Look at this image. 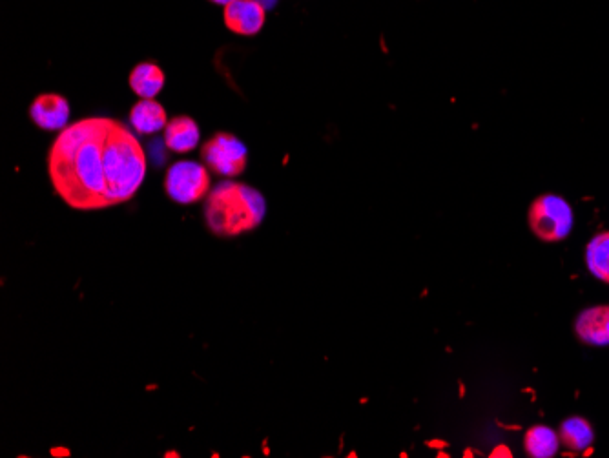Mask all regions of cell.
<instances>
[{"instance_id": "1", "label": "cell", "mask_w": 609, "mask_h": 458, "mask_svg": "<svg viewBox=\"0 0 609 458\" xmlns=\"http://www.w3.org/2000/svg\"><path fill=\"white\" fill-rule=\"evenodd\" d=\"M48 174L55 194L70 209H112L143 187L146 152L123 121L86 117L55 137Z\"/></svg>"}, {"instance_id": "2", "label": "cell", "mask_w": 609, "mask_h": 458, "mask_svg": "<svg viewBox=\"0 0 609 458\" xmlns=\"http://www.w3.org/2000/svg\"><path fill=\"white\" fill-rule=\"evenodd\" d=\"M267 216V201L258 188L225 179L210 190L205 201V221L212 234L236 238L258 229Z\"/></svg>"}, {"instance_id": "3", "label": "cell", "mask_w": 609, "mask_h": 458, "mask_svg": "<svg viewBox=\"0 0 609 458\" xmlns=\"http://www.w3.org/2000/svg\"><path fill=\"white\" fill-rule=\"evenodd\" d=\"M529 227L538 240L557 243L566 240L573 230V209L557 194L538 196L529 209Z\"/></svg>"}, {"instance_id": "4", "label": "cell", "mask_w": 609, "mask_h": 458, "mask_svg": "<svg viewBox=\"0 0 609 458\" xmlns=\"http://www.w3.org/2000/svg\"><path fill=\"white\" fill-rule=\"evenodd\" d=\"M210 187V170L203 163L176 161L166 170V196L179 205H194L201 199H207L212 190Z\"/></svg>"}, {"instance_id": "5", "label": "cell", "mask_w": 609, "mask_h": 458, "mask_svg": "<svg viewBox=\"0 0 609 458\" xmlns=\"http://www.w3.org/2000/svg\"><path fill=\"white\" fill-rule=\"evenodd\" d=\"M201 159L216 176L232 179L247 170L248 150L234 134L217 132L201 146Z\"/></svg>"}, {"instance_id": "6", "label": "cell", "mask_w": 609, "mask_h": 458, "mask_svg": "<svg viewBox=\"0 0 609 458\" xmlns=\"http://www.w3.org/2000/svg\"><path fill=\"white\" fill-rule=\"evenodd\" d=\"M223 19L230 32L243 37H254L265 26L267 10L258 0H234L225 6Z\"/></svg>"}, {"instance_id": "7", "label": "cell", "mask_w": 609, "mask_h": 458, "mask_svg": "<svg viewBox=\"0 0 609 458\" xmlns=\"http://www.w3.org/2000/svg\"><path fill=\"white\" fill-rule=\"evenodd\" d=\"M70 114H72V108H70L68 99L59 94H52V92L37 95L30 106L31 121L48 132L64 130L70 121Z\"/></svg>"}, {"instance_id": "8", "label": "cell", "mask_w": 609, "mask_h": 458, "mask_svg": "<svg viewBox=\"0 0 609 458\" xmlns=\"http://www.w3.org/2000/svg\"><path fill=\"white\" fill-rule=\"evenodd\" d=\"M575 333L580 342L591 347L609 345V305L588 307L575 320Z\"/></svg>"}, {"instance_id": "9", "label": "cell", "mask_w": 609, "mask_h": 458, "mask_svg": "<svg viewBox=\"0 0 609 458\" xmlns=\"http://www.w3.org/2000/svg\"><path fill=\"white\" fill-rule=\"evenodd\" d=\"M201 130L190 115H176L165 128V145L176 154H188L199 145Z\"/></svg>"}, {"instance_id": "10", "label": "cell", "mask_w": 609, "mask_h": 458, "mask_svg": "<svg viewBox=\"0 0 609 458\" xmlns=\"http://www.w3.org/2000/svg\"><path fill=\"white\" fill-rule=\"evenodd\" d=\"M130 126L134 128L135 134L139 136H152L161 130H165L168 125V115L163 105L155 99H141L135 103L130 110Z\"/></svg>"}, {"instance_id": "11", "label": "cell", "mask_w": 609, "mask_h": 458, "mask_svg": "<svg viewBox=\"0 0 609 458\" xmlns=\"http://www.w3.org/2000/svg\"><path fill=\"white\" fill-rule=\"evenodd\" d=\"M128 83L141 99H155L165 88V72L157 64L145 61L130 72Z\"/></svg>"}, {"instance_id": "12", "label": "cell", "mask_w": 609, "mask_h": 458, "mask_svg": "<svg viewBox=\"0 0 609 458\" xmlns=\"http://www.w3.org/2000/svg\"><path fill=\"white\" fill-rule=\"evenodd\" d=\"M558 437H560V444H564L571 451L582 453L593 446L595 431L586 418L571 417L562 422Z\"/></svg>"}, {"instance_id": "13", "label": "cell", "mask_w": 609, "mask_h": 458, "mask_svg": "<svg viewBox=\"0 0 609 458\" xmlns=\"http://www.w3.org/2000/svg\"><path fill=\"white\" fill-rule=\"evenodd\" d=\"M524 448L531 458L555 457L560 448V437L551 427L533 426L526 433Z\"/></svg>"}, {"instance_id": "14", "label": "cell", "mask_w": 609, "mask_h": 458, "mask_svg": "<svg viewBox=\"0 0 609 458\" xmlns=\"http://www.w3.org/2000/svg\"><path fill=\"white\" fill-rule=\"evenodd\" d=\"M586 265L591 276L609 283V232H600L586 247Z\"/></svg>"}, {"instance_id": "15", "label": "cell", "mask_w": 609, "mask_h": 458, "mask_svg": "<svg viewBox=\"0 0 609 458\" xmlns=\"http://www.w3.org/2000/svg\"><path fill=\"white\" fill-rule=\"evenodd\" d=\"M258 2L265 10H270V8H274L278 4V0H258Z\"/></svg>"}, {"instance_id": "16", "label": "cell", "mask_w": 609, "mask_h": 458, "mask_svg": "<svg viewBox=\"0 0 609 458\" xmlns=\"http://www.w3.org/2000/svg\"><path fill=\"white\" fill-rule=\"evenodd\" d=\"M212 4H219V6H227L230 2H234V0H210Z\"/></svg>"}]
</instances>
